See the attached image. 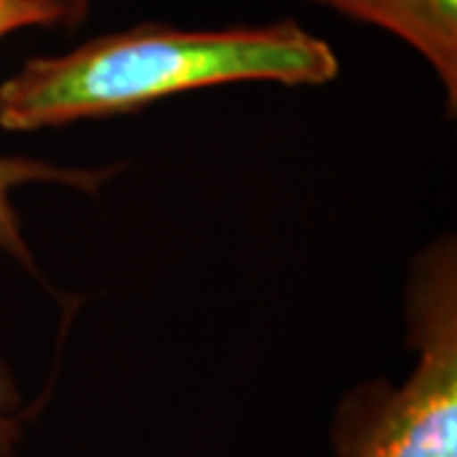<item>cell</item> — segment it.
Returning <instances> with one entry per match:
<instances>
[{"label": "cell", "mask_w": 457, "mask_h": 457, "mask_svg": "<svg viewBox=\"0 0 457 457\" xmlns=\"http://www.w3.org/2000/svg\"><path fill=\"white\" fill-rule=\"evenodd\" d=\"M338 71L333 49L295 21L234 29L143 23L29 59L0 84V128L54 130L219 84L320 87Z\"/></svg>", "instance_id": "1"}, {"label": "cell", "mask_w": 457, "mask_h": 457, "mask_svg": "<svg viewBox=\"0 0 457 457\" xmlns=\"http://www.w3.org/2000/svg\"><path fill=\"white\" fill-rule=\"evenodd\" d=\"M407 341L417 363L402 384L363 381L336 409L338 457H457V252L440 237L411 262Z\"/></svg>", "instance_id": "2"}, {"label": "cell", "mask_w": 457, "mask_h": 457, "mask_svg": "<svg viewBox=\"0 0 457 457\" xmlns=\"http://www.w3.org/2000/svg\"><path fill=\"white\" fill-rule=\"evenodd\" d=\"M64 23V0H0V38L23 29L59 26ZM120 170L112 168H66L36 158H0V249L18 264L36 272V260L11 194L29 183H54L82 194H97Z\"/></svg>", "instance_id": "3"}, {"label": "cell", "mask_w": 457, "mask_h": 457, "mask_svg": "<svg viewBox=\"0 0 457 457\" xmlns=\"http://www.w3.org/2000/svg\"><path fill=\"white\" fill-rule=\"evenodd\" d=\"M341 16L392 33L440 79L447 112H457V0H312Z\"/></svg>", "instance_id": "4"}, {"label": "cell", "mask_w": 457, "mask_h": 457, "mask_svg": "<svg viewBox=\"0 0 457 457\" xmlns=\"http://www.w3.org/2000/svg\"><path fill=\"white\" fill-rule=\"evenodd\" d=\"M23 394L13 369L0 359V457L16 455L23 440Z\"/></svg>", "instance_id": "5"}, {"label": "cell", "mask_w": 457, "mask_h": 457, "mask_svg": "<svg viewBox=\"0 0 457 457\" xmlns=\"http://www.w3.org/2000/svg\"><path fill=\"white\" fill-rule=\"evenodd\" d=\"M95 0H64V26L66 29H77L79 23L87 21L89 8Z\"/></svg>", "instance_id": "6"}]
</instances>
